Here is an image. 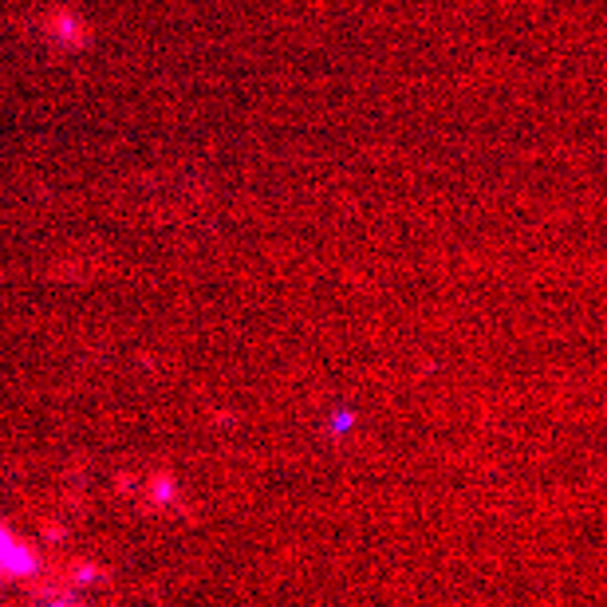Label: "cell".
I'll return each instance as SVG.
<instances>
[{
	"label": "cell",
	"instance_id": "6da1fadb",
	"mask_svg": "<svg viewBox=\"0 0 607 607\" xmlns=\"http://www.w3.org/2000/svg\"><path fill=\"white\" fill-rule=\"evenodd\" d=\"M40 32H44V40H48L51 48H60V51H87L91 44H95V28L87 24L75 8H67V4L44 8Z\"/></svg>",
	"mask_w": 607,
	"mask_h": 607
},
{
	"label": "cell",
	"instance_id": "7a4b0ae2",
	"mask_svg": "<svg viewBox=\"0 0 607 607\" xmlns=\"http://www.w3.org/2000/svg\"><path fill=\"white\" fill-rule=\"evenodd\" d=\"M107 580V568H99L95 560H67L60 568V588L63 592H87L95 583Z\"/></svg>",
	"mask_w": 607,
	"mask_h": 607
},
{
	"label": "cell",
	"instance_id": "3957f363",
	"mask_svg": "<svg viewBox=\"0 0 607 607\" xmlns=\"http://www.w3.org/2000/svg\"><path fill=\"white\" fill-rule=\"evenodd\" d=\"M146 505H154V509H166V505H178L182 501V489H178V477L170 469H158V474L146 477Z\"/></svg>",
	"mask_w": 607,
	"mask_h": 607
},
{
	"label": "cell",
	"instance_id": "277c9868",
	"mask_svg": "<svg viewBox=\"0 0 607 607\" xmlns=\"http://www.w3.org/2000/svg\"><path fill=\"white\" fill-rule=\"evenodd\" d=\"M44 540H48V544H60V540H63V529H60L56 521H44Z\"/></svg>",
	"mask_w": 607,
	"mask_h": 607
}]
</instances>
